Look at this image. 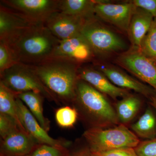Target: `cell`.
<instances>
[{"mask_svg":"<svg viewBox=\"0 0 156 156\" xmlns=\"http://www.w3.org/2000/svg\"><path fill=\"white\" fill-rule=\"evenodd\" d=\"M141 101L134 95H128L123 98L116 105V112L119 122L126 124L131 122L139 111Z\"/></svg>","mask_w":156,"mask_h":156,"instance_id":"cell-20","label":"cell"},{"mask_svg":"<svg viewBox=\"0 0 156 156\" xmlns=\"http://www.w3.org/2000/svg\"><path fill=\"white\" fill-rule=\"evenodd\" d=\"M16 108L20 122L25 131L40 144H48L56 147L68 148L69 141L54 139L48 134L40 125L29 110L18 98L16 99Z\"/></svg>","mask_w":156,"mask_h":156,"instance_id":"cell-11","label":"cell"},{"mask_svg":"<svg viewBox=\"0 0 156 156\" xmlns=\"http://www.w3.org/2000/svg\"><path fill=\"white\" fill-rule=\"evenodd\" d=\"M17 62L35 65L50 58L60 40L44 24L34 23L4 40Z\"/></svg>","mask_w":156,"mask_h":156,"instance_id":"cell-1","label":"cell"},{"mask_svg":"<svg viewBox=\"0 0 156 156\" xmlns=\"http://www.w3.org/2000/svg\"><path fill=\"white\" fill-rule=\"evenodd\" d=\"M34 24L12 9L1 4L0 40L11 36L21 29Z\"/></svg>","mask_w":156,"mask_h":156,"instance_id":"cell-17","label":"cell"},{"mask_svg":"<svg viewBox=\"0 0 156 156\" xmlns=\"http://www.w3.org/2000/svg\"><path fill=\"white\" fill-rule=\"evenodd\" d=\"M91 156H137L134 149L124 148L100 152H91Z\"/></svg>","mask_w":156,"mask_h":156,"instance_id":"cell-29","label":"cell"},{"mask_svg":"<svg viewBox=\"0 0 156 156\" xmlns=\"http://www.w3.org/2000/svg\"><path fill=\"white\" fill-rule=\"evenodd\" d=\"M146 56L156 63V17L154 18L139 49Z\"/></svg>","mask_w":156,"mask_h":156,"instance_id":"cell-23","label":"cell"},{"mask_svg":"<svg viewBox=\"0 0 156 156\" xmlns=\"http://www.w3.org/2000/svg\"><path fill=\"white\" fill-rule=\"evenodd\" d=\"M116 61L121 66L156 91V63L144 55L139 49L133 48L124 52Z\"/></svg>","mask_w":156,"mask_h":156,"instance_id":"cell-8","label":"cell"},{"mask_svg":"<svg viewBox=\"0 0 156 156\" xmlns=\"http://www.w3.org/2000/svg\"><path fill=\"white\" fill-rule=\"evenodd\" d=\"M137 8L145 10L156 17V0H134L131 1Z\"/></svg>","mask_w":156,"mask_h":156,"instance_id":"cell-30","label":"cell"},{"mask_svg":"<svg viewBox=\"0 0 156 156\" xmlns=\"http://www.w3.org/2000/svg\"><path fill=\"white\" fill-rule=\"evenodd\" d=\"M16 93L0 82V113L11 117L23 130H25L20 122L16 108Z\"/></svg>","mask_w":156,"mask_h":156,"instance_id":"cell-21","label":"cell"},{"mask_svg":"<svg viewBox=\"0 0 156 156\" xmlns=\"http://www.w3.org/2000/svg\"><path fill=\"white\" fill-rule=\"evenodd\" d=\"M134 150L137 156H156V137L140 141Z\"/></svg>","mask_w":156,"mask_h":156,"instance_id":"cell-27","label":"cell"},{"mask_svg":"<svg viewBox=\"0 0 156 156\" xmlns=\"http://www.w3.org/2000/svg\"><path fill=\"white\" fill-rule=\"evenodd\" d=\"M83 136L91 152L134 149L140 142L138 136L123 124L112 128H89Z\"/></svg>","mask_w":156,"mask_h":156,"instance_id":"cell-4","label":"cell"},{"mask_svg":"<svg viewBox=\"0 0 156 156\" xmlns=\"http://www.w3.org/2000/svg\"><path fill=\"white\" fill-rule=\"evenodd\" d=\"M69 154L70 151L67 147L39 144L26 156H69Z\"/></svg>","mask_w":156,"mask_h":156,"instance_id":"cell-25","label":"cell"},{"mask_svg":"<svg viewBox=\"0 0 156 156\" xmlns=\"http://www.w3.org/2000/svg\"><path fill=\"white\" fill-rule=\"evenodd\" d=\"M78 115L77 111L74 108L66 106L60 108L56 110L55 119L60 127L69 128L75 124Z\"/></svg>","mask_w":156,"mask_h":156,"instance_id":"cell-24","label":"cell"},{"mask_svg":"<svg viewBox=\"0 0 156 156\" xmlns=\"http://www.w3.org/2000/svg\"><path fill=\"white\" fill-rule=\"evenodd\" d=\"M17 127L20 128L19 126H17L15 121L12 118L7 115L0 113V135H1V138L4 137L7 134L10 133L12 130Z\"/></svg>","mask_w":156,"mask_h":156,"instance_id":"cell-28","label":"cell"},{"mask_svg":"<svg viewBox=\"0 0 156 156\" xmlns=\"http://www.w3.org/2000/svg\"><path fill=\"white\" fill-rule=\"evenodd\" d=\"M81 34L91 46L96 57H103L127 48L123 39L103 25L96 16L87 20Z\"/></svg>","mask_w":156,"mask_h":156,"instance_id":"cell-6","label":"cell"},{"mask_svg":"<svg viewBox=\"0 0 156 156\" xmlns=\"http://www.w3.org/2000/svg\"><path fill=\"white\" fill-rule=\"evenodd\" d=\"M79 79L87 82L98 91L104 95H108L116 99L130 95L128 90L117 87L98 70L89 67L78 69Z\"/></svg>","mask_w":156,"mask_h":156,"instance_id":"cell-14","label":"cell"},{"mask_svg":"<svg viewBox=\"0 0 156 156\" xmlns=\"http://www.w3.org/2000/svg\"><path fill=\"white\" fill-rule=\"evenodd\" d=\"M17 63L5 42L0 41V75Z\"/></svg>","mask_w":156,"mask_h":156,"instance_id":"cell-26","label":"cell"},{"mask_svg":"<svg viewBox=\"0 0 156 156\" xmlns=\"http://www.w3.org/2000/svg\"><path fill=\"white\" fill-rule=\"evenodd\" d=\"M78 115L91 128L114 126L119 122L114 109L104 94L79 79L72 103Z\"/></svg>","mask_w":156,"mask_h":156,"instance_id":"cell-3","label":"cell"},{"mask_svg":"<svg viewBox=\"0 0 156 156\" xmlns=\"http://www.w3.org/2000/svg\"><path fill=\"white\" fill-rule=\"evenodd\" d=\"M94 1V11L97 18L128 32L131 18L137 8L131 1L120 4Z\"/></svg>","mask_w":156,"mask_h":156,"instance_id":"cell-9","label":"cell"},{"mask_svg":"<svg viewBox=\"0 0 156 156\" xmlns=\"http://www.w3.org/2000/svg\"><path fill=\"white\" fill-rule=\"evenodd\" d=\"M39 144L25 130L17 127L1 138L0 156H26Z\"/></svg>","mask_w":156,"mask_h":156,"instance_id":"cell-12","label":"cell"},{"mask_svg":"<svg viewBox=\"0 0 156 156\" xmlns=\"http://www.w3.org/2000/svg\"><path fill=\"white\" fill-rule=\"evenodd\" d=\"M16 95L27 107L41 126L46 131H49L50 121L45 117L43 110V100L45 98L41 94L33 92H21Z\"/></svg>","mask_w":156,"mask_h":156,"instance_id":"cell-18","label":"cell"},{"mask_svg":"<svg viewBox=\"0 0 156 156\" xmlns=\"http://www.w3.org/2000/svg\"><path fill=\"white\" fill-rule=\"evenodd\" d=\"M87 20L57 11L50 16L45 25L54 36L63 41L80 34Z\"/></svg>","mask_w":156,"mask_h":156,"instance_id":"cell-13","label":"cell"},{"mask_svg":"<svg viewBox=\"0 0 156 156\" xmlns=\"http://www.w3.org/2000/svg\"><path fill=\"white\" fill-rule=\"evenodd\" d=\"M69 156H91V151L88 146L87 147L70 151Z\"/></svg>","mask_w":156,"mask_h":156,"instance_id":"cell-31","label":"cell"},{"mask_svg":"<svg viewBox=\"0 0 156 156\" xmlns=\"http://www.w3.org/2000/svg\"><path fill=\"white\" fill-rule=\"evenodd\" d=\"M98 69L117 87L133 90L150 99L156 96V91L152 87L140 83L119 69L105 66H100Z\"/></svg>","mask_w":156,"mask_h":156,"instance_id":"cell-15","label":"cell"},{"mask_svg":"<svg viewBox=\"0 0 156 156\" xmlns=\"http://www.w3.org/2000/svg\"><path fill=\"white\" fill-rule=\"evenodd\" d=\"M60 0H4L1 3L33 23H46L50 16L59 11Z\"/></svg>","mask_w":156,"mask_h":156,"instance_id":"cell-7","label":"cell"},{"mask_svg":"<svg viewBox=\"0 0 156 156\" xmlns=\"http://www.w3.org/2000/svg\"><path fill=\"white\" fill-rule=\"evenodd\" d=\"M95 57L91 46L80 34L73 37L60 41L50 58L65 59L80 66L92 61Z\"/></svg>","mask_w":156,"mask_h":156,"instance_id":"cell-10","label":"cell"},{"mask_svg":"<svg viewBox=\"0 0 156 156\" xmlns=\"http://www.w3.org/2000/svg\"><path fill=\"white\" fill-rule=\"evenodd\" d=\"M0 76V82L16 94L27 92H36L50 101L60 105L57 98L42 83L32 65L17 62Z\"/></svg>","mask_w":156,"mask_h":156,"instance_id":"cell-5","label":"cell"},{"mask_svg":"<svg viewBox=\"0 0 156 156\" xmlns=\"http://www.w3.org/2000/svg\"><path fill=\"white\" fill-rule=\"evenodd\" d=\"M154 19L153 16L147 11L136 8L131 18L128 32L133 48L140 49Z\"/></svg>","mask_w":156,"mask_h":156,"instance_id":"cell-16","label":"cell"},{"mask_svg":"<svg viewBox=\"0 0 156 156\" xmlns=\"http://www.w3.org/2000/svg\"><path fill=\"white\" fill-rule=\"evenodd\" d=\"M131 129L138 137L149 140L155 138L156 134V120L154 115L150 108L136 122L131 126Z\"/></svg>","mask_w":156,"mask_h":156,"instance_id":"cell-22","label":"cell"},{"mask_svg":"<svg viewBox=\"0 0 156 156\" xmlns=\"http://www.w3.org/2000/svg\"><path fill=\"white\" fill-rule=\"evenodd\" d=\"M95 1L89 0H60L59 11L88 19L95 16Z\"/></svg>","mask_w":156,"mask_h":156,"instance_id":"cell-19","label":"cell"},{"mask_svg":"<svg viewBox=\"0 0 156 156\" xmlns=\"http://www.w3.org/2000/svg\"><path fill=\"white\" fill-rule=\"evenodd\" d=\"M33 66L42 83L60 103L72 104L80 66L65 59L50 58Z\"/></svg>","mask_w":156,"mask_h":156,"instance_id":"cell-2","label":"cell"},{"mask_svg":"<svg viewBox=\"0 0 156 156\" xmlns=\"http://www.w3.org/2000/svg\"><path fill=\"white\" fill-rule=\"evenodd\" d=\"M151 104L154 107V108L156 110V96H154L151 98Z\"/></svg>","mask_w":156,"mask_h":156,"instance_id":"cell-32","label":"cell"}]
</instances>
